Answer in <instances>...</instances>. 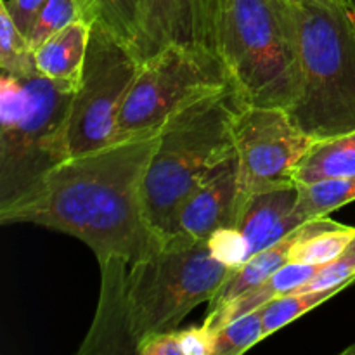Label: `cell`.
I'll list each match as a JSON object with an SVG mask.
<instances>
[{
	"instance_id": "5bb4252c",
	"label": "cell",
	"mask_w": 355,
	"mask_h": 355,
	"mask_svg": "<svg viewBox=\"0 0 355 355\" xmlns=\"http://www.w3.org/2000/svg\"><path fill=\"white\" fill-rule=\"evenodd\" d=\"M305 229H307V222H305L304 225H300L297 231L288 234L286 238L277 241L276 245L269 246V248H266L263 252L253 255L248 262L243 263L239 269H236L234 272L229 276V279L218 288L215 297L208 302L207 318L218 314L222 309H225L229 304H232L236 298L248 293L250 290H253V288H257L259 284H262L267 277L272 276V274L276 272V270H279L281 267L288 266V263H290L291 246L302 238Z\"/></svg>"
},
{
	"instance_id": "9c48e42d",
	"label": "cell",
	"mask_w": 355,
	"mask_h": 355,
	"mask_svg": "<svg viewBox=\"0 0 355 355\" xmlns=\"http://www.w3.org/2000/svg\"><path fill=\"white\" fill-rule=\"evenodd\" d=\"M232 134L241 211L252 194L297 186L295 168L315 141L295 123L284 107L253 104H245L236 114Z\"/></svg>"
},
{
	"instance_id": "8992f818",
	"label": "cell",
	"mask_w": 355,
	"mask_h": 355,
	"mask_svg": "<svg viewBox=\"0 0 355 355\" xmlns=\"http://www.w3.org/2000/svg\"><path fill=\"white\" fill-rule=\"evenodd\" d=\"M73 87L42 75L0 73V210L30 196L68 159Z\"/></svg>"
},
{
	"instance_id": "d4e9b609",
	"label": "cell",
	"mask_w": 355,
	"mask_h": 355,
	"mask_svg": "<svg viewBox=\"0 0 355 355\" xmlns=\"http://www.w3.org/2000/svg\"><path fill=\"white\" fill-rule=\"evenodd\" d=\"M137 355H184L182 331L177 328L151 335L139 345Z\"/></svg>"
},
{
	"instance_id": "44dd1931",
	"label": "cell",
	"mask_w": 355,
	"mask_h": 355,
	"mask_svg": "<svg viewBox=\"0 0 355 355\" xmlns=\"http://www.w3.org/2000/svg\"><path fill=\"white\" fill-rule=\"evenodd\" d=\"M263 338V312L257 309L214 333V355H241Z\"/></svg>"
},
{
	"instance_id": "603a6c76",
	"label": "cell",
	"mask_w": 355,
	"mask_h": 355,
	"mask_svg": "<svg viewBox=\"0 0 355 355\" xmlns=\"http://www.w3.org/2000/svg\"><path fill=\"white\" fill-rule=\"evenodd\" d=\"M355 283V238L349 243L345 250L336 257L335 260L328 263H322L318 272L314 274L309 283L295 290L293 293L302 291H318L326 288L347 286Z\"/></svg>"
},
{
	"instance_id": "83f0119b",
	"label": "cell",
	"mask_w": 355,
	"mask_h": 355,
	"mask_svg": "<svg viewBox=\"0 0 355 355\" xmlns=\"http://www.w3.org/2000/svg\"><path fill=\"white\" fill-rule=\"evenodd\" d=\"M352 12H354V17H355V0H352Z\"/></svg>"
},
{
	"instance_id": "277c9868",
	"label": "cell",
	"mask_w": 355,
	"mask_h": 355,
	"mask_svg": "<svg viewBox=\"0 0 355 355\" xmlns=\"http://www.w3.org/2000/svg\"><path fill=\"white\" fill-rule=\"evenodd\" d=\"M210 45L246 104L290 110L300 82L290 0H211Z\"/></svg>"
},
{
	"instance_id": "cb8c5ba5",
	"label": "cell",
	"mask_w": 355,
	"mask_h": 355,
	"mask_svg": "<svg viewBox=\"0 0 355 355\" xmlns=\"http://www.w3.org/2000/svg\"><path fill=\"white\" fill-rule=\"evenodd\" d=\"M211 255L231 269H239L250 260L248 245L238 227H220L208 238Z\"/></svg>"
},
{
	"instance_id": "6da1fadb",
	"label": "cell",
	"mask_w": 355,
	"mask_h": 355,
	"mask_svg": "<svg viewBox=\"0 0 355 355\" xmlns=\"http://www.w3.org/2000/svg\"><path fill=\"white\" fill-rule=\"evenodd\" d=\"M158 135L118 141L68 158L37 189L0 210V224H33L85 243L103 272H125L165 246L153 227L144 180Z\"/></svg>"
},
{
	"instance_id": "2e32d148",
	"label": "cell",
	"mask_w": 355,
	"mask_h": 355,
	"mask_svg": "<svg viewBox=\"0 0 355 355\" xmlns=\"http://www.w3.org/2000/svg\"><path fill=\"white\" fill-rule=\"evenodd\" d=\"M355 175V130L315 139L295 168V184Z\"/></svg>"
},
{
	"instance_id": "7402d4cb",
	"label": "cell",
	"mask_w": 355,
	"mask_h": 355,
	"mask_svg": "<svg viewBox=\"0 0 355 355\" xmlns=\"http://www.w3.org/2000/svg\"><path fill=\"white\" fill-rule=\"evenodd\" d=\"M76 19H82L76 0H47L38 12L30 33H28L31 49L35 51L37 47H40L52 35L61 31L62 28H66Z\"/></svg>"
},
{
	"instance_id": "484cf974",
	"label": "cell",
	"mask_w": 355,
	"mask_h": 355,
	"mask_svg": "<svg viewBox=\"0 0 355 355\" xmlns=\"http://www.w3.org/2000/svg\"><path fill=\"white\" fill-rule=\"evenodd\" d=\"M45 2L47 0H2V6L10 14L16 26L28 37Z\"/></svg>"
},
{
	"instance_id": "5b68a950",
	"label": "cell",
	"mask_w": 355,
	"mask_h": 355,
	"mask_svg": "<svg viewBox=\"0 0 355 355\" xmlns=\"http://www.w3.org/2000/svg\"><path fill=\"white\" fill-rule=\"evenodd\" d=\"M245 104L238 87H231L180 111L159 132L144 200L149 220L165 241L173 236L177 210L187 194L236 156L232 125Z\"/></svg>"
},
{
	"instance_id": "ba28073f",
	"label": "cell",
	"mask_w": 355,
	"mask_h": 355,
	"mask_svg": "<svg viewBox=\"0 0 355 355\" xmlns=\"http://www.w3.org/2000/svg\"><path fill=\"white\" fill-rule=\"evenodd\" d=\"M141 66L125 44L94 23L83 75L68 123V158L87 155L118 139V118Z\"/></svg>"
},
{
	"instance_id": "9a60e30c",
	"label": "cell",
	"mask_w": 355,
	"mask_h": 355,
	"mask_svg": "<svg viewBox=\"0 0 355 355\" xmlns=\"http://www.w3.org/2000/svg\"><path fill=\"white\" fill-rule=\"evenodd\" d=\"M321 266H305V263H288V266L281 267L279 270L267 277L262 284L250 290L243 297L236 298L232 304L222 309L218 314L211 315V318H205L203 326L208 331L215 333L217 329L224 328L227 322L234 321V319L241 318V315L250 314V312L262 309L269 302L276 300V298L283 297V295L293 293L300 286L314 277Z\"/></svg>"
},
{
	"instance_id": "e0dca14e",
	"label": "cell",
	"mask_w": 355,
	"mask_h": 355,
	"mask_svg": "<svg viewBox=\"0 0 355 355\" xmlns=\"http://www.w3.org/2000/svg\"><path fill=\"white\" fill-rule=\"evenodd\" d=\"M76 3L82 19L103 26L139 58L142 40V0H76Z\"/></svg>"
},
{
	"instance_id": "d6986e66",
	"label": "cell",
	"mask_w": 355,
	"mask_h": 355,
	"mask_svg": "<svg viewBox=\"0 0 355 355\" xmlns=\"http://www.w3.org/2000/svg\"><path fill=\"white\" fill-rule=\"evenodd\" d=\"M347 286H335L326 288V290L318 291H302V293H288L283 297L276 298V300L269 302L263 305V329L266 335L270 336L272 333L279 331L286 324L293 322L305 312L312 311V309L319 307L324 302L331 300L335 295L345 290Z\"/></svg>"
},
{
	"instance_id": "4316f807",
	"label": "cell",
	"mask_w": 355,
	"mask_h": 355,
	"mask_svg": "<svg viewBox=\"0 0 355 355\" xmlns=\"http://www.w3.org/2000/svg\"><path fill=\"white\" fill-rule=\"evenodd\" d=\"M342 354H343V355H355V345L349 347V349H345Z\"/></svg>"
},
{
	"instance_id": "ffe728a7",
	"label": "cell",
	"mask_w": 355,
	"mask_h": 355,
	"mask_svg": "<svg viewBox=\"0 0 355 355\" xmlns=\"http://www.w3.org/2000/svg\"><path fill=\"white\" fill-rule=\"evenodd\" d=\"M0 69L14 76L30 75L37 69L35 51L26 35L16 26L10 14L0 3Z\"/></svg>"
},
{
	"instance_id": "30bf717a",
	"label": "cell",
	"mask_w": 355,
	"mask_h": 355,
	"mask_svg": "<svg viewBox=\"0 0 355 355\" xmlns=\"http://www.w3.org/2000/svg\"><path fill=\"white\" fill-rule=\"evenodd\" d=\"M241 215L238 159L215 168L180 203L172 238L208 241L220 227H236Z\"/></svg>"
},
{
	"instance_id": "7c38bea8",
	"label": "cell",
	"mask_w": 355,
	"mask_h": 355,
	"mask_svg": "<svg viewBox=\"0 0 355 355\" xmlns=\"http://www.w3.org/2000/svg\"><path fill=\"white\" fill-rule=\"evenodd\" d=\"M297 200V186L260 191L246 200L236 227L245 236L250 259L305 224L295 214Z\"/></svg>"
},
{
	"instance_id": "ac0fdd59",
	"label": "cell",
	"mask_w": 355,
	"mask_h": 355,
	"mask_svg": "<svg viewBox=\"0 0 355 355\" xmlns=\"http://www.w3.org/2000/svg\"><path fill=\"white\" fill-rule=\"evenodd\" d=\"M298 200L295 214L304 222L328 217L331 211L355 201V175L297 184Z\"/></svg>"
},
{
	"instance_id": "7a4b0ae2",
	"label": "cell",
	"mask_w": 355,
	"mask_h": 355,
	"mask_svg": "<svg viewBox=\"0 0 355 355\" xmlns=\"http://www.w3.org/2000/svg\"><path fill=\"white\" fill-rule=\"evenodd\" d=\"M234 269L218 262L208 241L170 238L127 270L120 295L99 302L80 355H137L146 338L179 328L208 304Z\"/></svg>"
},
{
	"instance_id": "3957f363",
	"label": "cell",
	"mask_w": 355,
	"mask_h": 355,
	"mask_svg": "<svg viewBox=\"0 0 355 355\" xmlns=\"http://www.w3.org/2000/svg\"><path fill=\"white\" fill-rule=\"evenodd\" d=\"M300 82L288 113L314 139L355 130L352 0L291 2Z\"/></svg>"
},
{
	"instance_id": "52a82bcc",
	"label": "cell",
	"mask_w": 355,
	"mask_h": 355,
	"mask_svg": "<svg viewBox=\"0 0 355 355\" xmlns=\"http://www.w3.org/2000/svg\"><path fill=\"white\" fill-rule=\"evenodd\" d=\"M236 85L205 44H170L141 62L118 118V141L158 135L180 111Z\"/></svg>"
},
{
	"instance_id": "4fadbf2b",
	"label": "cell",
	"mask_w": 355,
	"mask_h": 355,
	"mask_svg": "<svg viewBox=\"0 0 355 355\" xmlns=\"http://www.w3.org/2000/svg\"><path fill=\"white\" fill-rule=\"evenodd\" d=\"M92 24L76 19L35 49V66L42 75L78 89L89 51Z\"/></svg>"
},
{
	"instance_id": "8fae6325",
	"label": "cell",
	"mask_w": 355,
	"mask_h": 355,
	"mask_svg": "<svg viewBox=\"0 0 355 355\" xmlns=\"http://www.w3.org/2000/svg\"><path fill=\"white\" fill-rule=\"evenodd\" d=\"M210 10L211 0H142L141 62L170 44L210 45Z\"/></svg>"
},
{
	"instance_id": "f1b7e54d",
	"label": "cell",
	"mask_w": 355,
	"mask_h": 355,
	"mask_svg": "<svg viewBox=\"0 0 355 355\" xmlns=\"http://www.w3.org/2000/svg\"><path fill=\"white\" fill-rule=\"evenodd\" d=\"M290 2H302V0H290Z\"/></svg>"
}]
</instances>
